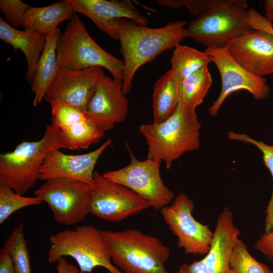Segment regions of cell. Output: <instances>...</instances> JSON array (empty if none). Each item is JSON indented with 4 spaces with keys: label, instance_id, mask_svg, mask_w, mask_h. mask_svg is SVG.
Masks as SVG:
<instances>
[{
    "label": "cell",
    "instance_id": "cell-10",
    "mask_svg": "<svg viewBox=\"0 0 273 273\" xmlns=\"http://www.w3.org/2000/svg\"><path fill=\"white\" fill-rule=\"evenodd\" d=\"M150 207L148 201L133 191L94 172L89 214L103 220L117 222Z\"/></svg>",
    "mask_w": 273,
    "mask_h": 273
},
{
    "label": "cell",
    "instance_id": "cell-7",
    "mask_svg": "<svg viewBox=\"0 0 273 273\" xmlns=\"http://www.w3.org/2000/svg\"><path fill=\"white\" fill-rule=\"evenodd\" d=\"M247 7L245 1L221 0L190 23L187 37L206 48L227 47L235 39L253 30Z\"/></svg>",
    "mask_w": 273,
    "mask_h": 273
},
{
    "label": "cell",
    "instance_id": "cell-29",
    "mask_svg": "<svg viewBox=\"0 0 273 273\" xmlns=\"http://www.w3.org/2000/svg\"><path fill=\"white\" fill-rule=\"evenodd\" d=\"M42 202L36 196L24 197L10 187L0 184V224L16 211L24 207L39 205Z\"/></svg>",
    "mask_w": 273,
    "mask_h": 273
},
{
    "label": "cell",
    "instance_id": "cell-26",
    "mask_svg": "<svg viewBox=\"0 0 273 273\" xmlns=\"http://www.w3.org/2000/svg\"><path fill=\"white\" fill-rule=\"evenodd\" d=\"M3 245L11 256L15 273H32L23 223H20L12 231Z\"/></svg>",
    "mask_w": 273,
    "mask_h": 273
},
{
    "label": "cell",
    "instance_id": "cell-19",
    "mask_svg": "<svg viewBox=\"0 0 273 273\" xmlns=\"http://www.w3.org/2000/svg\"><path fill=\"white\" fill-rule=\"evenodd\" d=\"M52 123L60 130L68 149H86L104 135L87 117L85 112L62 104L51 105Z\"/></svg>",
    "mask_w": 273,
    "mask_h": 273
},
{
    "label": "cell",
    "instance_id": "cell-20",
    "mask_svg": "<svg viewBox=\"0 0 273 273\" xmlns=\"http://www.w3.org/2000/svg\"><path fill=\"white\" fill-rule=\"evenodd\" d=\"M0 39L20 50L25 57L27 70V81L31 83L38 59L46 43V35L29 30H20L9 25L0 18Z\"/></svg>",
    "mask_w": 273,
    "mask_h": 273
},
{
    "label": "cell",
    "instance_id": "cell-32",
    "mask_svg": "<svg viewBox=\"0 0 273 273\" xmlns=\"http://www.w3.org/2000/svg\"><path fill=\"white\" fill-rule=\"evenodd\" d=\"M254 247L273 262V230L262 234L256 241Z\"/></svg>",
    "mask_w": 273,
    "mask_h": 273
},
{
    "label": "cell",
    "instance_id": "cell-11",
    "mask_svg": "<svg viewBox=\"0 0 273 273\" xmlns=\"http://www.w3.org/2000/svg\"><path fill=\"white\" fill-rule=\"evenodd\" d=\"M194 209L193 200L179 193L170 205L161 209V213L171 232L177 237L179 248L187 254L205 255L210 249L213 232L208 225L195 219Z\"/></svg>",
    "mask_w": 273,
    "mask_h": 273
},
{
    "label": "cell",
    "instance_id": "cell-2",
    "mask_svg": "<svg viewBox=\"0 0 273 273\" xmlns=\"http://www.w3.org/2000/svg\"><path fill=\"white\" fill-rule=\"evenodd\" d=\"M200 129L195 110L178 104L168 119L161 123L143 124L139 131L148 146L147 158L164 161L169 169L184 153L199 148Z\"/></svg>",
    "mask_w": 273,
    "mask_h": 273
},
{
    "label": "cell",
    "instance_id": "cell-24",
    "mask_svg": "<svg viewBox=\"0 0 273 273\" xmlns=\"http://www.w3.org/2000/svg\"><path fill=\"white\" fill-rule=\"evenodd\" d=\"M212 83L208 66L191 74L179 85L178 104L195 110L201 105Z\"/></svg>",
    "mask_w": 273,
    "mask_h": 273
},
{
    "label": "cell",
    "instance_id": "cell-8",
    "mask_svg": "<svg viewBox=\"0 0 273 273\" xmlns=\"http://www.w3.org/2000/svg\"><path fill=\"white\" fill-rule=\"evenodd\" d=\"M129 164L122 168L108 171L103 175L120 184L148 201L155 210L168 205L174 198L173 192L163 183L160 173L161 161L147 159L140 161L127 147Z\"/></svg>",
    "mask_w": 273,
    "mask_h": 273
},
{
    "label": "cell",
    "instance_id": "cell-21",
    "mask_svg": "<svg viewBox=\"0 0 273 273\" xmlns=\"http://www.w3.org/2000/svg\"><path fill=\"white\" fill-rule=\"evenodd\" d=\"M58 27L46 34L44 49L37 62L31 89L34 94L33 105H39L44 99L57 73V45L61 34Z\"/></svg>",
    "mask_w": 273,
    "mask_h": 273
},
{
    "label": "cell",
    "instance_id": "cell-30",
    "mask_svg": "<svg viewBox=\"0 0 273 273\" xmlns=\"http://www.w3.org/2000/svg\"><path fill=\"white\" fill-rule=\"evenodd\" d=\"M30 6L20 0H1L0 9L7 23L18 29L22 26L23 18Z\"/></svg>",
    "mask_w": 273,
    "mask_h": 273
},
{
    "label": "cell",
    "instance_id": "cell-27",
    "mask_svg": "<svg viewBox=\"0 0 273 273\" xmlns=\"http://www.w3.org/2000/svg\"><path fill=\"white\" fill-rule=\"evenodd\" d=\"M229 266L230 273H273L267 265L251 255L247 245L239 238L230 253Z\"/></svg>",
    "mask_w": 273,
    "mask_h": 273
},
{
    "label": "cell",
    "instance_id": "cell-34",
    "mask_svg": "<svg viewBox=\"0 0 273 273\" xmlns=\"http://www.w3.org/2000/svg\"><path fill=\"white\" fill-rule=\"evenodd\" d=\"M57 262V273H78V268L69 263L64 257L59 258Z\"/></svg>",
    "mask_w": 273,
    "mask_h": 273
},
{
    "label": "cell",
    "instance_id": "cell-16",
    "mask_svg": "<svg viewBox=\"0 0 273 273\" xmlns=\"http://www.w3.org/2000/svg\"><path fill=\"white\" fill-rule=\"evenodd\" d=\"M112 142V139L109 138L98 149L80 155L66 154L57 149L50 151L39 169V179L46 181L56 178H68L92 186L97 161Z\"/></svg>",
    "mask_w": 273,
    "mask_h": 273
},
{
    "label": "cell",
    "instance_id": "cell-6",
    "mask_svg": "<svg viewBox=\"0 0 273 273\" xmlns=\"http://www.w3.org/2000/svg\"><path fill=\"white\" fill-rule=\"evenodd\" d=\"M49 241L48 260L50 263L69 256L77 262L78 273H91L97 267H104L110 273H124L112 263L101 230L93 225L64 230L51 235Z\"/></svg>",
    "mask_w": 273,
    "mask_h": 273
},
{
    "label": "cell",
    "instance_id": "cell-17",
    "mask_svg": "<svg viewBox=\"0 0 273 273\" xmlns=\"http://www.w3.org/2000/svg\"><path fill=\"white\" fill-rule=\"evenodd\" d=\"M227 48L233 58L250 73L262 77L273 74V28L249 31Z\"/></svg>",
    "mask_w": 273,
    "mask_h": 273
},
{
    "label": "cell",
    "instance_id": "cell-3",
    "mask_svg": "<svg viewBox=\"0 0 273 273\" xmlns=\"http://www.w3.org/2000/svg\"><path fill=\"white\" fill-rule=\"evenodd\" d=\"M112 261L124 273H169L165 264L170 254L158 238L136 229L101 230Z\"/></svg>",
    "mask_w": 273,
    "mask_h": 273
},
{
    "label": "cell",
    "instance_id": "cell-15",
    "mask_svg": "<svg viewBox=\"0 0 273 273\" xmlns=\"http://www.w3.org/2000/svg\"><path fill=\"white\" fill-rule=\"evenodd\" d=\"M128 100L123 92L122 81L103 75L99 80L85 113L103 132L125 120Z\"/></svg>",
    "mask_w": 273,
    "mask_h": 273
},
{
    "label": "cell",
    "instance_id": "cell-9",
    "mask_svg": "<svg viewBox=\"0 0 273 273\" xmlns=\"http://www.w3.org/2000/svg\"><path fill=\"white\" fill-rule=\"evenodd\" d=\"M90 188L78 180L56 178L46 181L34 194L48 204L57 222L73 225L89 214Z\"/></svg>",
    "mask_w": 273,
    "mask_h": 273
},
{
    "label": "cell",
    "instance_id": "cell-5",
    "mask_svg": "<svg viewBox=\"0 0 273 273\" xmlns=\"http://www.w3.org/2000/svg\"><path fill=\"white\" fill-rule=\"evenodd\" d=\"M56 53L57 71H78L100 67L107 70L114 79L123 80V60L98 44L76 13L60 35Z\"/></svg>",
    "mask_w": 273,
    "mask_h": 273
},
{
    "label": "cell",
    "instance_id": "cell-14",
    "mask_svg": "<svg viewBox=\"0 0 273 273\" xmlns=\"http://www.w3.org/2000/svg\"><path fill=\"white\" fill-rule=\"evenodd\" d=\"M240 235L232 211L224 207L217 218L209 252L201 260L181 264L174 273H230L229 256Z\"/></svg>",
    "mask_w": 273,
    "mask_h": 273
},
{
    "label": "cell",
    "instance_id": "cell-35",
    "mask_svg": "<svg viewBox=\"0 0 273 273\" xmlns=\"http://www.w3.org/2000/svg\"><path fill=\"white\" fill-rule=\"evenodd\" d=\"M265 17L273 22V0H265L264 2Z\"/></svg>",
    "mask_w": 273,
    "mask_h": 273
},
{
    "label": "cell",
    "instance_id": "cell-33",
    "mask_svg": "<svg viewBox=\"0 0 273 273\" xmlns=\"http://www.w3.org/2000/svg\"><path fill=\"white\" fill-rule=\"evenodd\" d=\"M0 273H15L11 256L4 247L0 250Z\"/></svg>",
    "mask_w": 273,
    "mask_h": 273
},
{
    "label": "cell",
    "instance_id": "cell-25",
    "mask_svg": "<svg viewBox=\"0 0 273 273\" xmlns=\"http://www.w3.org/2000/svg\"><path fill=\"white\" fill-rule=\"evenodd\" d=\"M212 62L205 52L180 43L175 48L171 58V70L179 83L200 69Z\"/></svg>",
    "mask_w": 273,
    "mask_h": 273
},
{
    "label": "cell",
    "instance_id": "cell-1",
    "mask_svg": "<svg viewBox=\"0 0 273 273\" xmlns=\"http://www.w3.org/2000/svg\"><path fill=\"white\" fill-rule=\"evenodd\" d=\"M187 23L180 20L168 22L161 27L150 28L125 19H115L109 22L118 36L119 52L123 58L122 84L125 95L132 88L133 79L139 68L188 37L187 28H185Z\"/></svg>",
    "mask_w": 273,
    "mask_h": 273
},
{
    "label": "cell",
    "instance_id": "cell-22",
    "mask_svg": "<svg viewBox=\"0 0 273 273\" xmlns=\"http://www.w3.org/2000/svg\"><path fill=\"white\" fill-rule=\"evenodd\" d=\"M75 13L66 0L42 7L30 6L23 21L24 29L47 34L58 28L61 22L71 20Z\"/></svg>",
    "mask_w": 273,
    "mask_h": 273
},
{
    "label": "cell",
    "instance_id": "cell-23",
    "mask_svg": "<svg viewBox=\"0 0 273 273\" xmlns=\"http://www.w3.org/2000/svg\"><path fill=\"white\" fill-rule=\"evenodd\" d=\"M179 85L171 69L155 83L152 95L154 123L165 121L174 112L178 105Z\"/></svg>",
    "mask_w": 273,
    "mask_h": 273
},
{
    "label": "cell",
    "instance_id": "cell-36",
    "mask_svg": "<svg viewBox=\"0 0 273 273\" xmlns=\"http://www.w3.org/2000/svg\"><path fill=\"white\" fill-rule=\"evenodd\" d=\"M156 2L161 6L172 9L182 7L180 0H157Z\"/></svg>",
    "mask_w": 273,
    "mask_h": 273
},
{
    "label": "cell",
    "instance_id": "cell-12",
    "mask_svg": "<svg viewBox=\"0 0 273 273\" xmlns=\"http://www.w3.org/2000/svg\"><path fill=\"white\" fill-rule=\"evenodd\" d=\"M204 51L216 65L221 80L219 95L208 109L211 116H215L227 97L238 90H246L257 100L268 97L270 88L265 78L250 73L240 65L229 54L227 47L207 48Z\"/></svg>",
    "mask_w": 273,
    "mask_h": 273
},
{
    "label": "cell",
    "instance_id": "cell-18",
    "mask_svg": "<svg viewBox=\"0 0 273 273\" xmlns=\"http://www.w3.org/2000/svg\"><path fill=\"white\" fill-rule=\"evenodd\" d=\"M75 13L92 20L97 28L112 38L118 36L109 22L115 19L127 18L139 25L147 26L148 21L130 0H66Z\"/></svg>",
    "mask_w": 273,
    "mask_h": 273
},
{
    "label": "cell",
    "instance_id": "cell-13",
    "mask_svg": "<svg viewBox=\"0 0 273 273\" xmlns=\"http://www.w3.org/2000/svg\"><path fill=\"white\" fill-rule=\"evenodd\" d=\"M104 74L103 68L100 67L78 71H57L44 100L51 106L65 104L85 112Z\"/></svg>",
    "mask_w": 273,
    "mask_h": 273
},
{
    "label": "cell",
    "instance_id": "cell-28",
    "mask_svg": "<svg viewBox=\"0 0 273 273\" xmlns=\"http://www.w3.org/2000/svg\"><path fill=\"white\" fill-rule=\"evenodd\" d=\"M228 137L230 140L248 143L256 146L262 154L263 162L269 169L273 181V146L267 145L244 133L229 132ZM265 214L264 230L265 233H267L273 230V188L270 199L265 210Z\"/></svg>",
    "mask_w": 273,
    "mask_h": 273
},
{
    "label": "cell",
    "instance_id": "cell-31",
    "mask_svg": "<svg viewBox=\"0 0 273 273\" xmlns=\"http://www.w3.org/2000/svg\"><path fill=\"white\" fill-rule=\"evenodd\" d=\"M221 0H180L182 7H185L196 17L206 13Z\"/></svg>",
    "mask_w": 273,
    "mask_h": 273
},
{
    "label": "cell",
    "instance_id": "cell-4",
    "mask_svg": "<svg viewBox=\"0 0 273 273\" xmlns=\"http://www.w3.org/2000/svg\"><path fill=\"white\" fill-rule=\"evenodd\" d=\"M68 149L60 130L53 123L47 126L37 141H23L11 152L0 155V184L23 195L39 179V170L47 154L53 150Z\"/></svg>",
    "mask_w": 273,
    "mask_h": 273
}]
</instances>
